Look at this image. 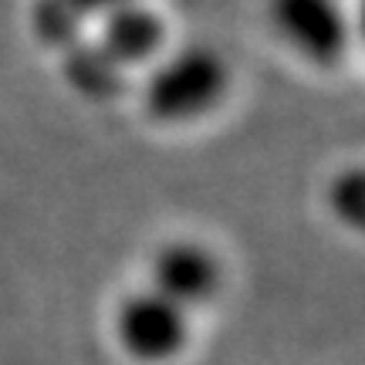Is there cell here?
Instances as JSON below:
<instances>
[{
	"label": "cell",
	"mask_w": 365,
	"mask_h": 365,
	"mask_svg": "<svg viewBox=\"0 0 365 365\" xmlns=\"http://www.w3.org/2000/svg\"><path fill=\"white\" fill-rule=\"evenodd\" d=\"M145 287L159 291L163 298L180 304L186 312L200 314L223 294L227 267L217 247L200 237H166L145 257Z\"/></svg>",
	"instance_id": "obj_3"
},
{
	"label": "cell",
	"mask_w": 365,
	"mask_h": 365,
	"mask_svg": "<svg viewBox=\"0 0 365 365\" xmlns=\"http://www.w3.org/2000/svg\"><path fill=\"white\" fill-rule=\"evenodd\" d=\"M274 34L301 61L314 68H335L349 54L352 21L339 0H267Z\"/></svg>",
	"instance_id": "obj_4"
},
{
	"label": "cell",
	"mask_w": 365,
	"mask_h": 365,
	"mask_svg": "<svg viewBox=\"0 0 365 365\" xmlns=\"http://www.w3.org/2000/svg\"><path fill=\"white\" fill-rule=\"evenodd\" d=\"M88 17L75 11L68 0H34L31 4V34L38 38L41 48L54 51V58H61L88 38Z\"/></svg>",
	"instance_id": "obj_7"
},
{
	"label": "cell",
	"mask_w": 365,
	"mask_h": 365,
	"mask_svg": "<svg viewBox=\"0 0 365 365\" xmlns=\"http://www.w3.org/2000/svg\"><path fill=\"white\" fill-rule=\"evenodd\" d=\"M325 203L345 230L365 237V166L335 173L325 190Z\"/></svg>",
	"instance_id": "obj_8"
},
{
	"label": "cell",
	"mask_w": 365,
	"mask_h": 365,
	"mask_svg": "<svg viewBox=\"0 0 365 365\" xmlns=\"http://www.w3.org/2000/svg\"><path fill=\"white\" fill-rule=\"evenodd\" d=\"M95 24L98 27H95L91 41L129 75L153 68L163 54L170 51L166 17L156 7H149L145 0L125 4V7L98 17Z\"/></svg>",
	"instance_id": "obj_5"
},
{
	"label": "cell",
	"mask_w": 365,
	"mask_h": 365,
	"mask_svg": "<svg viewBox=\"0 0 365 365\" xmlns=\"http://www.w3.org/2000/svg\"><path fill=\"white\" fill-rule=\"evenodd\" d=\"M75 11H81L88 21H98L105 14L118 11V7H125V4H135V0H68Z\"/></svg>",
	"instance_id": "obj_9"
},
{
	"label": "cell",
	"mask_w": 365,
	"mask_h": 365,
	"mask_svg": "<svg viewBox=\"0 0 365 365\" xmlns=\"http://www.w3.org/2000/svg\"><path fill=\"white\" fill-rule=\"evenodd\" d=\"M108 335L132 365H176L193 345L196 318L159 291L139 284L112 304Z\"/></svg>",
	"instance_id": "obj_2"
},
{
	"label": "cell",
	"mask_w": 365,
	"mask_h": 365,
	"mask_svg": "<svg viewBox=\"0 0 365 365\" xmlns=\"http://www.w3.org/2000/svg\"><path fill=\"white\" fill-rule=\"evenodd\" d=\"M355 31H359V38L365 41V0L359 4V17H355Z\"/></svg>",
	"instance_id": "obj_10"
},
{
	"label": "cell",
	"mask_w": 365,
	"mask_h": 365,
	"mask_svg": "<svg viewBox=\"0 0 365 365\" xmlns=\"http://www.w3.org/2000/svg\"><path fill=\"white\" fill-rule=\"evenodd\" d=\"M58 61H61V78H65V85L75 91L78 98H85V102H95V105L112 102V98H118L122 91L129 88V71H122L91 38L75 44V48L65 51Z\"/></svg>",
	"instance_id": "obj_6"
},
{
	"label": "cell",
	"mask_w": 365,
	"mask_h": 365,
	"mask_svg": "<svg viewBox=\"0 0 365 365\" xmlns=\"http://www.w3.org/2000/svg\"><path fill=\"white\" fill-rule=\"evenodd\" d=\"M234 88L230 65L210 44H180L143 71L139 105L163 129H190L220 112Z\"/></svg>",
	"instance_id": "obj_1"
}]
</instances>
